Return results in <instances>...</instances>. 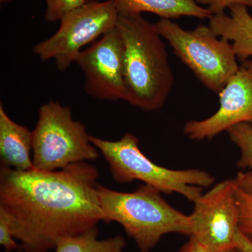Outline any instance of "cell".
Returning a JSON list of instances; mask_svg holds the SVG:
<instances>
[{"label":"cell","mask_w":252,"mask_h":252,"mask_svg":"<svg viewBox=\"0 0 252 252\" xmlns=\"http://www.w3.org/2000/svg\"><path fill=\"white\" fill-rule=\"evenodd\" d=\"M97 167L80 162L62 170L0 169V211L7 216L23 252H49L60 238L103 221Z\"/></svg>","instance_id":"1"},{"label":"cell","mask_w":252,"mask_h":252,"mask_svg":"<svg viewBox=\"0 0 252 252\" xmlns=\"http://www.w3.org/2000/svg\"><path fill=\"white\" fill-rule=\"evenodd\" d=\"M117 26L124 44L126 101L144 110L161 108L174 85L163 38L141 14H119Z\"/></svg>","instance_id":"2"},{"label":"cell","mask_w":252,"mask_h":252,"mask_svg":"<svg viewBox=\"0 0 252 252\" xmlns=\"http://www.w3.org/2000/svg\"><path fill=\"white\" fill-rule=\"evenodd\" d=\"M152 186L119 192L99 185L97 200L106 223L117 222L133 239L140 252H150L164 235L191 234V220L172 207Z\"/></svg>","instance_id":"3"},{"label":"cell","mask_w":252,"mask_h":252,"mask_svg":"<svg viewBox=\"0 0 252 252\" xmlns=\"http://www.w3.org/2000/svg\"><path fill=\"white\" fill-rule=\"evenodd\" d=\"M90 140L108 163L115 182L119 184L141 181L164 194L179 193L194 202L215 179L200 169L172 170L157 165L144 155L139 139L126 132L120 140L109 141L90 136Z\"/></svg>","instance_id":"4"},{"label":"cell","mask_w":252,"mask_h":252,"mask_svg":"<svg viewBox=\"0 0 252 252\" xmlns=\"http://www.w3.org/2000/svg\"><path fill=\"white\" fill-rule=\"evenodd\" d=\"M32 135V162L34 169L56 171L99 157L82 123L73 119L68 106L49 101L39 111Z\"/></svg>","instance_id":"5"},{"label":"cell","mask_w":252,"mask_h":252,"mask_svg":"<svg viewBox=\"0 0 252 252\" xmlns=\"http://www.w3.org/2000/svg\"><path fill=\"white\" fill-rule=\"evenodd\" d=\"M156 26L176 56L215 94H220L240 69L230 41L217 36L209 26L200 25L193 31H185L165 18Z\"/></svg>","instance_id":"6"},{"label":"cell","mask_w":252,"mask_h":252,"mask_svg":"<svg viewBox=\"0 0 252 252\" xmlns=\"http://www.w3.org/2000/svg\"><path fill=\"white\" fill-rule=\"evenodd\" d=\"M118 18L113 0L86 1L64 15L57 32L36 44L33 51L42 61L54 60L57 69L65 72L84 46L117 26Z\"/></svg>","instance_id":"7"},{"label":"cell","mask_w":252,"mask_h":252,"mask_svg":"<svg viewBox=\"0 0 252 252\" xmlns=\"http://www.w3.org/2000/svg\"><path fill=\"white\" fill-rule=\"evenodd\" d=\"M190 238L211 252L236 248L240 212L233 180L222 181L194 202Z\"/></svg>","instance_id":"8"},{"label":"cell","mask_w":252,"mask_h":252,"mask_svg":"<svg viewBox=\"0 0 252 252\" xmlns=\"http://www.w3.org/2000/svg\"><path fill=\"white\" fill-rule=\"evenodd\" d=\"M74 63L85 76L84 90L99 100L127 99L124 74V44L117 26L77 55Z\"/></svg>","instance_id":"9"},{"label":"cell","mask_w":252,"mask_h":252,"mask_svg":"<svg viewBox=\"0 0 252 252\" xmlns=\"http://www.w3.org/2000/svg\"><path fill=\"white\" fill-rule=\"evenodd\" d=\"M220 107L201 121H189L184 133L192 140H211L220 132L242 123H252V64L244 63L220 94Z\"/></svg>","instance_id":"10"},{"label":"cell","mask_w":252,"mask_h":252,"mask_svg":"<svg viewBox=\"0 0 252 252\" xmlns=\"http://www.w3.org/2000/svg\"><path fill=\"white\" fill-rule=\"evenodd\" d=\"M32 135L27 127L14 122L0 104V161L1 167L18 171L34 169L32 157Z\"/></svg>","instance_id":"11"},{"label":"cell","mask_w":252,"mask_h":252,"mask_svg":"<svg viewBox=\"0 0 252 252\" xmlns=\"http://www.w3.org/2000/svg\"><path fill=\"white\" fill-rule=\"evenodd\" d=\"M247 7L240 4L232 6L229 16L225 13L213 15L209 23L217 36L232 42L237 58L243 63L252 56V16Z\"/></svg>","instance_id":"12"},{"label":"cell","mask_w":252,"mask_h":252,"mask_svg":"<svg viewBox=\"0 0 252 252\" xmlns=\"http://www.w3.org/2000/svg\"><path fill=\"white\" fill-rule=\"evenodd\" d=\"M119 14H141L152 13L165 19L191 16L199 18L212 17L208 9L197 4L195 0H113Z\"/></svg>","instance_id":"13"},{"label":"cell","mask_w":252,"mask_h":252,"mask_svg":"<svg viewBox=\"0 0 252 252\" xmlns=\"http://www.w3.org/2000/svg\"><path fill=\"white\" fill-rule=\"evenodd\" d=\"M97 235L95 226L79 234L63 237L58 240L55 252H124L126 242L121 235L99 240Z\"/></svg>","instance_id":"14"},{"label":"cell","mask_w":252,"mask_h":252,"mask_svg":"<svg viewBox=\"0 0 252 252\" xmlns=\"http://www.w3.org/2000/svg\"><path fill=\"white\" fill-rule=\"evenodd\" d=\"M230 140L240 150V158L238 162L240 169H252V125L242 123L230 127L228 130Z\"/></svg>","instance_id":"15"},{"label":"cell","mask_w":252,"mask_h":252,"mask_svg":"<svg viewBox=\"0 0 252 252\" xmlns=\"http://www.w3.org/2000/svg\"><path fill=\"white\" fill-rule=\"evenodd\" d=\"M45 18L49 22L60 21L69 11L84 5L86 0H45Z\"/></svg>","instance_id":"16"},{"label":"cell","mask_w":252,"mask_h":252,"mask_svg":"<svg viewBox=\"0 0 252 252\" xmlns=\"http://www.w3.org/2000/svg\"><path fill=\"white\" fill-rule=\"evenodd\" d=\"M236 196L240 212L239 230L252 243V203L237 187Z\"/></svg>","instance_id":"17"},{"label":"cell","mask_w":252,"mask_h":252,"mask_svg":"<svg viewBox=\"0 0 252 252\" xmlns=\"http://www.w3.org/2000/svg\"><path fill=\"white\" fill-rule=\"evenodd\" d=\"M15 240L9 219L4 212L0 211V245L4 248L5 252L20 250V245Z\"/></svg>","instance_id":"18"},{"label":"cell","mask_w":252,"mask_h":252,"mask_svg":"<svg viewBox=\"0 0 252 252\" xmlns=\"http://www.w3.org/2000/svg\"><path fill=\"white\" fill-rule=\"evenodd\" d=\"M199 5H205L213 15L223 14L226 8L234 5H244L252 8V0H195Z\"/></svg>","instance_id":"19"},{"label":"cell","mask_w":252,"mask_h":252,"mask_svg":"<svg viewBox=\"0 0 252 252\" xmlns=\"http://www.w3.org/2000/svg\"><path fill=\"white\" fill-rule=\"evenodd\" d=\"M233 181L237 189L252 203V169L247 172H239Z\"/></svg>","instance_id":"20"},{"label":"cell","mask_w":252,"mask_h":252,"mask_svg":"<svg viewBox=\"0 0 252 252\" xmlns=\"http://www.w3.org/2000/svg\"><path fill=\"white\" fill-rule=\"evenodd\" d=\"M180 252H211L199 243L196 240L190 238V240L182 247Z\"/></svg>","instance_id":"21"},{"label":"cell","mask_w":252,"mask_h":252,"mask_svg":"<svg viewBox=\"0 0 252 252\" xmlns=\"http://www.w3.org/2000/svg\"><path fill=\"white\" fill-rule=\"evenodd\" d=\"M236 248L245 252H252V243L238 230L235 236Z\"/></svg>","instance_id":"22"},{"label":"cell","mask_w":252,"mask_h":252,"mask_svg":"<svg viewBox=\"0 0 252 252\" xmlns=\"http://www.w3.org/2000/svg\"><path fill=\"white\" fill-rule=\"evenodd\" d=\"M225 252H245L243 251H242L241 250H240V249L238 248H234L233 249V250H230L229 251H227Z\"/></svg>","instance_id":"23"},{"label":"cell","mask_w":252,"mask_h":252,"mask_svg":"<svg viewBox=\"0 0 252 252\" xmlns=\"http://www.w3.org/2000/svg\"><path fill=\"white\" fill-rule=\"evenodd\" d=\"M1 1V2H5V1H9V0H0Z\"/></svg>","instance_id":"24"},{"label":"cell","mask_w":252,"mask_h":252,"mask_svg":"<svg viewBox=\"0 0 252 252\" xmlns=\"http://www.w3.org/2000/svg\"><path fill=\"white\" fill-rule=\"evenodd\" d=\"M250 63H251V64H252V60L251 61H250Z\"/></svg>","instance_id":"25"}]
</instances>
